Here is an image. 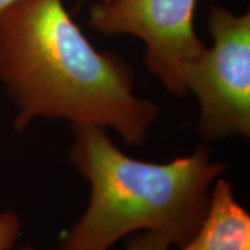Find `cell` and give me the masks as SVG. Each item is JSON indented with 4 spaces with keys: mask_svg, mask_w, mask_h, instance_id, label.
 Listing matches in <instances>:
<instances>
[{
    "mask_svg": "<svg viewBox=\"0 0 250 250\" xmlns=\"http://www.w3.org/2000/svg\"><path fill=\"white\" fill-rule=\"evenodd\" d=\"M0 83L17 108L18 132L39 117L65 120L139 146L159 115L134 92L130 65L99 51L62 0H20L0 15Z\"/></svg>",
    "mask_w": 250,
    "mask_h": 250,
    "instance_id": "1",
    "label": "cell"
},
{
    "mask_svg": "<svg viewBox=\"0 0 250 250\" xmlns=\"http://www.w3.org/2000/svg\"><path fill=\"white\" fill-rule=\"evenodd\" d=\"M68 160L88 181L90 198L59 250H110L138 230L183 246L197 232L211 198V187L226 170L205 146L165 164L131 158L103 127L71 125Z\"/></svg>",
    "mask_w": 250,
    "mask_h": 250,
    "instance_id": "2",
    "label": "cell"
},
{
    "mask_svg": "<svg viewBox=\"0 0 250 250\" xmlns=\"http://www.w3.org/2000/svg\"><path fill=\"white\" fill-rule=\"evenodd\" d=\"M212 45L184 66L187 93L199 103L198 130L205 140L250 136V12L211 6Z\"/></svg>",
    "mask_w": 250,
    "mask_h": 250,
    "instance_id": "3",
    "label": "cell"
},
{
    "mask_svg": "<svg viewBox=\"0 0 250 250\" xmlns=\"http://www.w3.org/2000/svg\"><path fill=\"white\" fill-rule=\"evenodd\" d=\"M197 0H111L93 5L89 26L103 35L137 37L146 67L170 94L188 95L184 66L206 48L193 26Z\"/></svg>",
    "mask_w": 250,
    "mask_h": 250,
    "instance_id": "4",
    "label": "cell"
},
{
    "mask_svg": "<svg viewBox=\"0 0 250 250\" xmlns=\"http://www.w3.org/2000/svg\"><path fill=\"white\" fill-rule=\"evenodd\" d=\"M181 250H250V215L226 180L214 182L205 217Z\"/></svg>",
    "mask_w": 250,
    "mask_h": 250,
    "instance_id": "5",
    "label": "cell"
},
{
    "mask_svg": "<svg viewBox=\"0 0 250 250\" xmlns=\"http://www.w3.org/2000/svg\"><path fill=\"white\" fill-rule=\"evenodd\" d=\"M20 219L14 212L6 211L0 214V250H11L20 235Z\"/></svg>",
    "mask_w": 250,
    "mask_h": 250,
    "instance_id": "6",
    "label": "cell"
},
{
    "mask_svg": "<svg viewBox=\"0 0 250 250\" xmlns=\"http://www.w3.org/2000/svg\"><path fill=\"white\" fill-rule=\"evenodd\" d=\"M170 243L167 239L153 232L133 235L126 243V250H168Z\"/></svg>",
    "mask_w": 250,
    "mask_h": 250,
    "instance_id": "7",
    "label": "cell"
},
{
    "mask_svg": "<svg viewBox=\"0 0 250 250\" xmlns=\"http://www.w3.org/2000/svg\"><path fill=\"white\" fill-rule=\"evenodd\" d=\"M20 0H0V15H1L6 9H8L11 6L17 4Z\"/></svg>",
    "mask_w": 250,
    "mask_h": 250,
    "instance_id": "8",
    "label": "cell"
},
{
    "mask_svg": "<svg viewBox=\"0 0 250 250\" xmlns=\"http://www.w3.org/2000/svg\"><path fill=\"white\" fill-rule=\"evenodd\" d=\"M19 250H35V248H33L31 246H24V247H21Z\"/></svg>",
    "mask_w": 250,
    "mask_h": 250,
    "instance_id": "9",
    "label": "cell"
},
{
    "mask_svg": "<svg viewBox=\"0 0 250 250\" xmlns=\"http://www.w3.org/2000/svg\"><path fill=\"white\" fill-rule=\"evenodd\" d=\"M102 1H104V2H108V1H111V0H102Z\"/></svg>",
    "mask_w": 250,
    "mask_h": 250,
    "instance_id": "10",
    "label": "cell"
}]
</instances>
